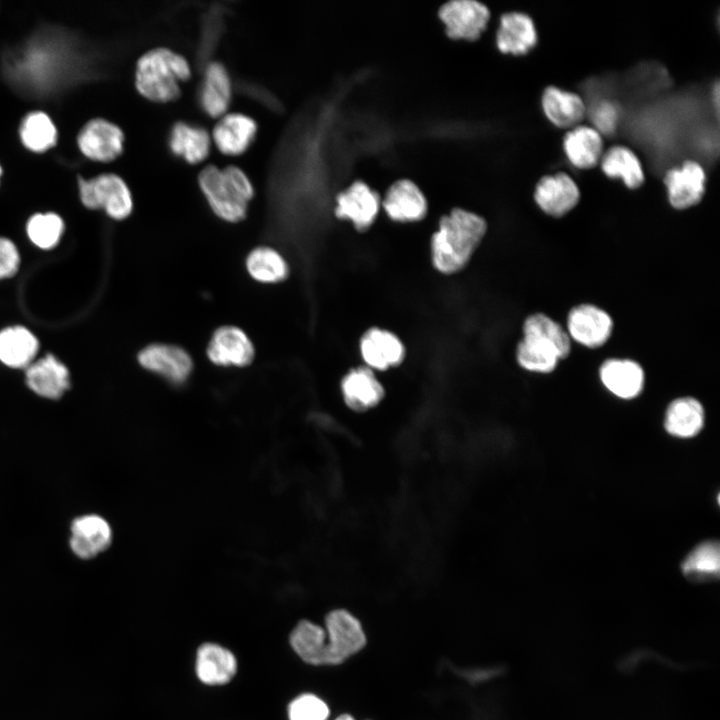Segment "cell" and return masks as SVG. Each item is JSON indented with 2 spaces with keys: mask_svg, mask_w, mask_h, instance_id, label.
Returning a JSON list of instances; mask_svg holds the SVG:
<instances>
[{
  "mask_svg": "<svg viewBox=\"0 0 720 720\" xmlns=\"http://www.w3.org/2000/svg\"><path fill=\"white\" fill-rule=\"evenodd\" d=\"M139 364L170 383L182 384L192 371V359L182 348L169 344H151L137 356Z\"/></svg>",
  "mask_w": 720,
  "mask_h": 720,
  "instance_id": "cell-12",
  "label": "cell"
},
{
  "mask_svg": "<svg viewBox=\"0 0 720 720\" xmlns=\"http://www.w3.org/2000/svg\"><path fill=\"white\" fill-rule=\"evenodd\" d=\"M570 339L594 349L604 345L611 336L613 320L603 309L592 304L573 307L567 317Z\"/></svg>",
  "mask_w": 720,
  "mask_h": 720,
  "instance_id": "cell-10",
  "label": "cell"
},
{
  "mask_svg": "<svg viewBox=\"0 0 720 720\" xmlns=\"http://www.w3.org/2000/svg\"><path fill=\"white\" fill-rule=\"evenodd\" d=\"M437 16L447 38L474 42L487 30L492 14L477 0H449L439 6Z\"/></svg>",
  "mask_w": 720,
  "mask_h": 720,
  "instance_id": "cell-5",
  "label": "cell"
},
{
  "mask_svg": "<svg viewBox=\"0 0 720 720\" xmlns=\"http://www.w3.org/2000/svg\"><path fill=\"white\" fill-rule=\"evenodd\" d=\"M602 384L621 399L638 396L644 386L645 374L641 365L630 359L611 358L599 369Z\"/></svg>",
  "mask_w": 720,
  "mask_h": 720,
  "instance_id": "cell-21",
  "label": "cell"
},
{
  "mask_svg": "<svg viewBox=\"0 0 720 720\" xmlns=\"http://www.w3.org/2000/svg\"><path fill=\"white\" fill-rule=\"evenodd\" d=\"M191 67L181 54L165 47L153 48L137 61L135 84L146 99L167 103L181 94V83L191 76Z\"/></svg>",
  "mask_w": 720,
  "mask_h": 720,
  "instance_id": "cell-3",
  "label": "cell"
},
{
  "mask_svg": "<svg viewBox=\"0 0 720 720\" xmlns=\"http://www.w3.org/2000/svg\"><path fill=\"white\" fill-rule=\"evenodd\" d=\"M381 208L395 222H417L426 216L428 201L417 184L404 178L394 181L384 191Z\"/></svg>",
  "mask_w": 720,
  "mask_h": 720,
  "instance_id": "cell-11",
  "label": "cell"
},
{
  "mask_svg": "<svg viewBox=\"0 0 720 720\" xmlns=\"http://www.w3.org/2000/svg\"><path fill=\"white\" fill-rule=\"evenodd\" d=\"M79 192L86 208L103 209L112 219L123 220L132 212L131 192L118 175L102 174L89 180L80 178Z\"/></svg>",
  "mask_w": 720,
  "mask_h": 720,
  "instance_id": "cell-6",
  "label": "cell"
},
{
  "mask_svg": "<svg viewBox=\"0 0 720 720\" xmlns=\"http://www.w3.org/2000/svg\"><path fill=\"white\" fill-rule=\"evenodd\" d=\"M20 137L23 144L34 152H44L55 145L57 138L56 128L43 112L29 113L20 127Z\"/></svg>",
  "mask_w": 720,
  "mask_h": 720,
  "instance_id": "cell-34",
  "label": "cell"
},
{
  "mask_svg": "<svg viewBox=\"0 0 720 720\" xmlns=\"http://www.w3.org/2000/svg\"><path fill=\"white\" fill-rule=\"evenodd\" d=\"M327 665H339L360 652L367 638L360 621L345 609L330 611L325 617Z\"/></svg>",
  "mask_w": 720,
  "mask_h": 720,
  "instance_id": "cell-7",
  "label": "cell"
},
{
  "mask_svg": "<svg viewBox=\"0 0 720 720\" xmlns=\"http://www.w3.org/2000/svg\"><path fill=\"white\" fill-rule=\"evenodd\" d=\"M124 134L112 122L104 119L89 121L80 131L78 145L82 153L96 161L108 162L123 151Z\"/></svg>",
  "mask_w": 720,
  "mask_h": 720,
  "instance_id": "cell-15",
  "label": "cell"
},
{
  "mask_svg": "<svg viewBox=\"0 0 720 720\" xmlns=\"http://www.w3.org/2000/svg\"><path fill=\"white\" fill-rule=\"evenodd\" d=\"M570 351L571 339L560 324L543 313L526 318L523 339L516 349V359L522 368L536 373H550Z\"/></svg>",
  "mask_w": 720,
  "mask_h": 720,
  "instance_id": "cell-2",
  "label": "cell"
},
{
  "mask_svg": "<svg viewBox=\"0 0 720 720\" xmlns=\"http://www.w3.org/2000/svg\"><path fill=\"white\" fill-rule=\"evenodd\" d=\"M542 107L546 117L560 128L578 126L585 115V105L579 95L554 86L544 90Z\"/></svg>",
  "mask_w": 720,
  "mask_h": 720,
  "instance_id": "cell-28",
  "label": "cell"
},
{
  "mask_svg": "<svg viewBox=\"0 0 720 720\" xmlns=\"http://www.w3.org/2000/svg\"><path fill=\"white\" fill-rule=\"evenodd\" d=\"M335 215L352 222L359 231L368 229L381 209V196L361 180H354L335 198Z\"/></svg>",
  "mask_w": 720,
  "mask_h": 720,
  "instance_id": "cell-9",
  "label": "cell"
},
{
  "mask_svg": "<svg viewBox=\"0 0 720 720\" xmlns=\"http://www.w3.org/2000/svg\"><path fill=\"white\" fill-rule=\"evenodd\" d=\"M704 424V409L692 397L673 400L665 413V429L671 435L687 438L696 435Z\"/></svg>",
  "mask_w": 720,
  "mask_h": 720,
  "instance_id": "cell-30",
  "label": "cell"
},
{
  "mask_svg": "<svg viewBox=\"0 0 720 720\" xmlns=\"http://www.w3.org/2000/svg\"><path fill=\"white\" fill-rule=\"evenodd\" d=\"M195 670L198 679L210 686L227 684L237 672L234 654L216 643H204L197 649Z\"/></svg>",
  "mask_w": 720,
  "mask_h": 720,
  "instance_id": "cell-22",
  "label": "cell"
},
{
  "mask_svg": "<svg viewBox=\"0 0 720 720\" xmlns=\"http://www.w3.org/2000/svg\"><path fill=\"white\" fill-rule=\"evenodd\" d=\"M563 147L575 167L592 168L603 155L602 135L594 127L578 125L565 135Z\"/></svg>",
  "mask_w": 720,
  "mask_h": 720,
  "instance_id": "cell-27",
  "label": "cell"
},
{
  "mask_svg": "<svg viewBox=\"0 0 720 720\" xmlns=\"http://www.w3.org/2000/svg\"><path fill=\"white\" fill-rule=\"evenodd\" d=\"M22 376L31 392L49 400L60 399L72 385V373L68 364L57 354L48 351L24 369Z\"/></svg>",
  "mask_w": 720,
  "mask_h": 720,
  "instance_id": "cell-8",
  "label": "cell"
},
{
  "mask_svg": "<svg viewBox=\"0 0 720 720\" xmlns=\"http://www.w3.org/2000/svg\"><path fill=\"white\" fill-rule=\"evenodd\" d=\"M537 43V32L530 16L511 11L500 16L495 32L497 50L504 55L521 56Z\"/></svg>",
  "mask_w": 720,
  "mask_h": 720,
  "instance_id": "cell-17",
  "label": "cell"
},
{
  "mask_svg": "<svg viewBox=\"0 0 720 720\" xmlns=\"http://www.w3.org/2000/svg\"><path fill=\"white\" fill-rule=\"evenodd\" d=\"M664 183L668 200L676 209H687L698 204L705 192L706 175L702 166L692 160L667 171Z\"/></svg>",
  "mask_w": 720,
  "mask_h": 720,
  "instance_id": "cell-14",
  "label": "cell"
},
{
  "mask_svg": "<svg viewBox=\"0 0 720 720\" xmlns=\"http://www.w3.org/2000/svg\"><path fill=\"white\" fill-rule=\"evenodd\" d=\"M601 168L608 177L621 179L630 189H636L644 182L640 160L625 146H613L605 152L601 157Z\"/></svg>",
  "mask_w": 720,
  "mask_h": 720,
  "instance_id": "cell-31",
  "label": "cell"
},
{
  "mask_svg": "<svg viewBox=\"0 0 720 720\" xmlns=\"http://www.w3.org/2000/svg\"><path fill=\"white\" fill-rule=\"evenodd\" d=\"M683 572L690 577L705 579L718 577L720 550L717 542L709 541L696 547L682 564Z\"/></svg>",
  "mask_w": 720,
  "mask_h": 720,
  "instance_id": "cell-35",
  "label": "cell"
},
{
  "mask_svg": "<svg viewBox=\"0 0 720 720\" xmlns=\"http://www.w3.org/2000/svg\"><path fill=\"white\" fill-rule=\"evenodd\" d=\"M593 122L595 129L601 134H611L617 126L618 111L609 101H601L594 109Z\"/></svg>",
  "mask_w": 720,
  "mask_h": 720,
  "instance_id": "cell-38",
  "label": "cell"
},
{
  "mask_svg": "<svg viewBox=\"0 0 720 720\" xmlns=\"http://www.w3.org/2000/svg\"><path fill=\"white\" fill-rule=\"evenodd\" d=\"M246 266L252 278L263 283H275L288 275L284 258L270 247H259L250 252Z\"/></svg>",
  "mask_w": 720,
  "mask_h": 720,
  "instance_id": "cell-33",
  "label": "cell"
},
{
  "mask_svg": "<svg viewBox=\"0 0 720 720\" xmlns=\"http://www.w3.org/2000/svg\"><path fill=\"white\" fill-rule=\"evenodd\" d=\"M0 175H1V167H0Z\"/></svg>",
  "mask_w": 720,
  "mask_h": 720,
  "instance_id": "cell-40",
  "label": "cell"
},
{
  "mask_svg": "<svg viewBox=\"0 0 720 720\" xmlns=\"http://www.w3.org/2000/svg\"><path fill=\"white\" fill-rule=\"evenodd\" d=\"M200 105L212 118H220L228 112L232 99V82L225 66L210 62L204 71L200 87Z\"/></svg>",
  "mask_w": 720,
  "mask_h": 720,
  "instance_id": "cell-23",
  "label": "cell"
},
{
  "mask_svg": "<svg viewBox=\"0 0 720 720\" xmlns=\"http://www.w3.org/2000/svg\"><path fill=\"white\" fill-rule=\"evenodd\" d=\"M257 134V124L251 117L242 113H226L216 122L212 134V143L227 156H238L248 150Z\"/></svg>",
  "mask_w": 720,
  "mask_h": 720,
  "instance_id": "cell-18",
  "label": "cell"
},
{
  "mask_svg": "<svg viewBox=\"0 0 720 720\" xmlns=\"http://www.w3.org/2000/svg\"><path fill=\"white\" fill-rule=\"evenodd\" d=\"M329 716L327 703L312 693L301 694L288 705L289 720H327Z\"/></svg>",
  "mask_w": 720,
  "mask_h": 720,
  "instance_id": "cell-36",
  "label": "cell"
},
{
  "mask_svg": "<svg viewBox=\"0 0 720 720\" xmlns=\"http://www.w3.org/2000/svg\"><path fill=\"white\" fill-rule=\"evenodd\" d=\"M487 231V222L479 214L461 207L443 215L432 236L434 266L443 273L462 269Z\"/></svg>",
  "mask_w": 720,
  "mask_h": 720,
  "instance_id": "cell-1",
  "label": "cell"
},
{
  "mask_svg": "<svg viewBox=\"0 0 720 720\" xmlns=\"http://www.w3.org/2000/svg\"><path fill=\"white\" fill-rule=\"evenodd\" d=\"M289 641L304 662L315 666L327 665L326 631L321 626L301 620L291 631Z\"/></svg>",
  "mask_w": 720,
  "mask_h": 720,
  "instance_id": "cell-29",
  "label": "cell"
},
{
  "mask_svg": "<svg viewBox=\"0 0 720 720\" xmlns=\"http://www.w3.org/2000/svg\"><path fill=\"white\" fill-rule=\"evenodd\" d=\"M26 236L30 243L42 251L55 249L62 240L65 223L55 212L35 213L26 222Z\"/></svg>",
  "mask_w": 720,
  "mask_h": 720,
  "instance_id": "cell-32",
  "label": "cell"
},
{
  "mask_svg": "<svg viewBox=\"0 0 720 720\" xmlns=\"http://www.w3.org/2000/svg\"><path fill=\"white\" fill-rule=\"evenodd\" d=\"M254 354V347L248 336L234 326L217 329L207 348L208 358L219 366H247L253 361Z\"/></svg>",
  "mask_w": 720,
  "mask_h": 720,
  "instance_id": "cell-19",
  "label": "cell"
},
{
  "mask_svg": "<svg viewBox=\"0 0 720 720\" xmlns=\"http://www.w3.org/2000/svg\"><path fill=\"white\" fill-rule=\"evenodd\" d=\"M21 252L16 243L0 235V281L13 278L20 270Z\"/></svg>",
  "mask_w": 720,
  "mask_h": 720,
  "instance_id": "cell-37",
  "label": "cell"
},
{
  "mask_svg": "<svg viewBox=\"0 0 720 720\" xmlns=\"http://www.w3.org/2000/svg\"><path fill=\"white\" fill-rule=\"evenodd\" d=\"M41 341L23 324H9L0 329V364L14 371H23L38 356Z\"/></svg>",
  "mask_w": 720,
  "mask_h": 720,
  "instance_id": "cell-13",
  "label": "cell"
},
{
  "mask_svg": "<svg viewBox=\"0 0 720 720\" xmlns=\"http://www.w3.org/2000/svg\"><path fill=\"white\" fill-rule=\"evenodd\" d=\"M168 144L171 152L187 163L199 164L208 157L212 140L206 129L179 121L171 128Z\"/></svg>",
  "mask_w": 720,
  "mask_h": 720,
  "instance_id": "cell-24",
  "label": "cell"
},
{
  "mask_svg": "<svg viewBox=\"0 0 720 720\" xmlns=\"http://www.w3.org/2000/svg\"><path fill=\"white\" fill-rule=\"evenodd\" d=\"M335 720H355V718L348 713H343L340 714L337 718H335Z\"/></svg>",
  "mask_w": 720,
  "mask_h": 720,
  "instance_id": "cell-39",
  "label": "cell"
},
{
  "mask_svg": "<svg viewBox=\"0 0 720 720\" xmlns=\"http://www.w3.org/2000/svg\"><path fill=\"white\" fill-rule=\"evenodd\" d=\"M112 541L109 523L101 516L90 514L76 518L71 526L70 546L80 558L90 559L106 550Z\"/></svg>",
  "mask_w": 720,
  "mask_h": 720,
  "instance_id": "cell-20",
  "label": "cell"
},
{
  "mask_svg": "<svg viewBox=\"0 0 720 720\" xmlns=\"http://www.w3.org/2000/svg\"><path fill=\"white\" fill-rule=\"evenodd\" d=\"M199 187L210 208L227 222H239L247 215L254 187L247 174L239 167H204L198 176Z\"/></svg>",
  "mask_w": 720,
  "mask_h": 720,
  "instance_id": "cell-4",
  "label": "cell"
},
{
  "mask_svg": "<svg viewBox=\"0 0 720 720\" xmlns=\"http://www.w3.org/2000/svg\"><path fill=\"white\" fill-rule=\"evenodd\" d=\"M360 348L365 362L380 370L398 365L405 353L401 341L394 334L378 328L363 335Z\"/></svg>",
  "mask_w": 720,
  "mask_h": 720,
  "instance_id": "cell-25",
  "label": "cell"
},
{
  "mask_svg": "<svg viewBox=\"0 0 720 720\" xmlns=\"http://www.w3.org/2000/svg\"><path fill=\"white\" fill-rule=\"evenodd\" d=\"M534 199L543 212L553 217H561L578 204L580 191L568 174L559 172L539 180Z\"/></svg>",
  "mask_w": 720,
  "mask_h": 720,
  "instance_id": "cell-16",
  "label": "cell"
},
{
  "mask_svg": "<svg viewBox=\"0 0 720 720\" xmlns=\"http://www.w3.org/2000/svg\"><path fill=\"white\" fill-rule=\"evenodd\" d=\"M346 404L353 410L364 411L376 406L384 395L381 383L369 368L351 370L342 381Z\"/></svg>",
  "mask_w": 720,
  "mask_h": 720,
  "instance_id": "cell-26",
  "label": "cell"
}]
</instances>
